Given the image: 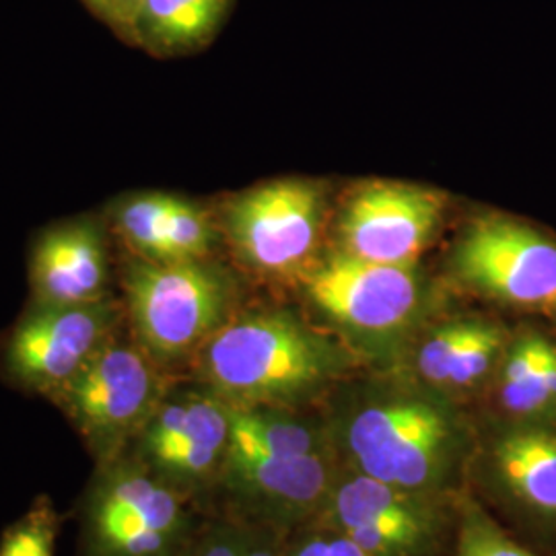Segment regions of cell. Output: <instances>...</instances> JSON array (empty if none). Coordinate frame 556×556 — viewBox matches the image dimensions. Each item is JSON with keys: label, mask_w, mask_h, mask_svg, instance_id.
Listing matches in <instances>:
<instances>
[{"label": "cell", "mask_w": 556, "mask_h": 556, "mask_svg": "<svg viewBox=\"0 0 556 556\" xmlns=\"http://www.w3.org/2000/svg\"><path fill=\"white\" fill-rule=\"evenodd\" d=\"M202 386L236 408H270L312 394L337 369L334 349L275 312L229 319L200 351Z\"/></svg>", "instance_id": "cell-1"}, {"label": "cell", "mask_w": 556, "mask_h": 556, "mask_svg": "<svg viewBox=\"0 0 556 556\" xmlns=\"http://www.w3.org/2000/svg\"><path fill=\"white\" fill-rule=\"evenodd\" d=\"M126 328L167 374L199 357L233 318V289L217 268L194 262L132 260L122 273Z\"/></svg>", "instance_id": "cell-2"}, {"label": "cell", "mask_w": 556, "mask_h": 556, "mask_svg": "<svg viewBox=\"0 0 556 556\" xmlns=\"http://www.w3.org/2000/svg\"><path fill=\"white\" fill-rule=\"evenodd\" d=\"M188 498L130 452L93 468L77 505L79 556H176L192 540Z\"/></svg>", "instance_id": "cell-3"}, {"label": "cell", "mask_w": 556, "mask_h": 556, "mask_svg": "<svg viewBox=\"0 0 556 556\" xmlns=\"http://www.w3.org/2000/svg\"><path fill=\"white\" fill-rule=\"evenodd\" d=\"M172 386L124 326L50 402L100 466L130 452Z\"/></svg>", "instance_id": "cell-4"}, {"label": "cell", "mask_w": 556, "mask_h": 556, "mask_svg": "<svg viewBox=\"0 0 556 556\" xmlns=\"http://www.w3.org/2000/svg\"><path fill=\"white\" fill-rule=\"evenodd\" d=\"M346 445L361 475L431 495L454 475L466 438L447 410L406 397L363 408L349 425Z\"/></svg>", "instance_id": "cell-5"}, {"label": "cell", "mask_w": 556, "mask_h": 556, "mask_svg": "<svg viewBox=\"0 0 556 556\" xmlns=\"http://www.w3.org/2000/svg\"><path fill=\"white\" fill-rule=\"evenodd\" d=\"M124 326V303L114 295L80 305L31 303L0 344V371L23 394L52 400Z\"/></svg>", "instance_id": "cell-6"}, {"label": "cell", "mask_w": 556, "mask_h": 556, "mask_svg": "<svg viewBox=\"0 0 556 556\" xmlns=\"http://www.w3.org/2000/svg\"><path fill=\"white\" fill-rule=\"evenodd\" d=\"M231 439V406L206 386L161 400L130 454L186 498L217 486Z\"/></svg>", "instance_id": "cell-7"}, {"label": "cell", "mask_w": 556, "mask_h": 556, "mask_svg": "<svg viewBox=\"0 0 556 556\" xmlns=\"http://www.w3.org/2000/svg\"><path fill=\"white\" fill-rule=\"evenodd\" d=\"M316 186L270 181L231 200L225 225L241 260L268 275H289L312 254L319 233Z\"/></svg>", "instance_id": "cell-8"}, {"label": "cell", "mask_w": 556, "mask_h": 556, "mask_svg": "<svg viewBox=\"0 0 556 556\" xmlns=\"http://www.w3.org/2000/svg\"><path fill=\"white\" fill-rule=\"evenodd\" d=\"M332 480L326 454L270 456L229 445L215 491L227 498L239 519L277 528L326 507Z\"/></svg>", "instance_id": "cell-9"}, {"label": "cell", "mask_w": 556, "mask_h": 556, "mask_svg": "<svg viewBox=\"0 0 556 556\" xmlns=\"http://www.w3.org/2000/svg\"><path fill=\"white\" fill-rule=\"evenodd\" d=\"M462 280L514 305H556V245L514 220L477 223L456 254Z\"/></svg>", "instance_id": "cell-10"}, {"label": "cell", "mask_w": 556, "mask_h": 556, "mask_svg": "<svg viewBox=\"0 0 556 556\" xmlns=\"http://www.w3.org/2000/svg\"><path fill=\"white\" fill-rule=\"evenodd\" d=\"M445 200L435 190L378 181L361 188L344 206L340 238L355 258L390 266H415L429 245Z\"/></svg>", "instance_id": "cell-11"}, {"label": "cell", "mask_w": 556, "mask_h": 556, "mask_svg": "<svg viewBox=\"0 0 556 556\" xmlns=\"http://www.w3.org/2000/svg\"><path fill=\"white\" fill-rule=\"evenodd\" d=\"M307 295L321 312L361 332H392L418 305L415 266H390L334 254L305 277Z\"/></svg>", "instance_id": "cell-12"}, {"label": "cell", "mask_w": 556, "mask_h": 556, "mask_svg": "<svg viewBox=\"0 0 556 556\" xmlns=\"http://www.w3.org/2000/svg\"><path fill=\"white\" fill-rule=\"evenodd\" d=\"M31 303L80 305L112 298L105 236L98 220L64 223L41 236L29 266Z\"/></svg>", "instance_id": "cell-13"}, {"label": "cell", "mask_w": 556, "mask_h": 556, "mask_svg": "<svg viewBox=\"0 0 556 556\" xmlns=\"http://www.w3.org/2000/svg\"><path fill=\"white\" fill-rule=\"evenodd\" d=\"M493 466L501 484L540 516L556 517V429L517 427L497 438Z\"/></svg>", "instance_id": "cell-14"}, {"label": "cell", "mask_w": 556, "mask_h": 556, "mask_svg": "<svg viewBox=\"0 0 556 556\" xmlns=\"http://www.w3.org/2000/svg\"><path fill=\"white\" fill-rule=\"evenodd\" d=\"M231 0H147L135 41L160 54L199 48L219 29Z\"/></svg>", "instance_id": "cell-15"}, {"label": "cell", "mask_w": 556, "mask_h": 556, "mask_svg": "<svg viewBox=\"0 0 556 556\" xmlns=\"http://www.w3.org/2000/svg\"><path fill=\"white\" fill-rule=\"evenodd\" d=\"M326 507H330L337 532L376 521L439 517L431 495L402 491L361 472L334 486Z\"/></svg>", "instance_id": "cell-16"}, {"label": "cell", "mask_w": 556, "mask_h": 556, "mask_svg": "<svg viewBox=\"0 0 556 556\" xmlns=\"http://www.w3.org/2000/svg\"><path fill=\"white\" fill-rule=\"evenodd\" d=\"M229 445L254 450L270 456H316L326 454L324 439L299 420L270 408L231 406Z\"/></svg>", "instance_id": "cell-17"}, {"label": "cell", "mask_w": 556, "mask_h": 556, "mask_svg": "<svg viewBox=\"0 0 556 556\" xmlns=\"http://www.w3.org/2000/svg\"><path fill=\"white\" fill-rule=\"evenodd\" d=\"M176 197L149 192L124 200L116 208V233L140 260L169 262L167 223Z\"/></svg>", "instance_id": "cell-18"}, {"label": "cell", "mask_w": 556, "mask_h": 556, "mask_svg": "<svg viewBox=\"0 0 556 556\" xmlns=\"http://www.w3.org/2000/svg\"><path fill=\"white\" fill-rule=\"evenodd\" d=\"M441 517L363 523L342 532L367 556H415L438 536Z\"/></svg>", "instance_id": "cell-19"}, {"label": "cell", "mask_w": 556, "mask_h": 556, "mask_svg": "<svg viewBox=\"0 0 556 556\" xmlns=\"http://www.w3.org/2000/svg\"><path fill=\"white\" fill-rule=\"evenodd\" d=\"M64 517L54 498L40 495L0 536V556H56Z\"/></svg>", "instance_id": "cell-20"}, {"label": "cell", "mask_w": 556, "mask_h": 556, "mask_svg": "<svg viewBox=\"0 0 556 556\" xmlns=\"http://www.w3.org/2000/svg\"><path fill=\"white\" fill-rule=\"evenodd\" d=\"M213 245V223L208 215L192 202L176 199L167 223L169 262L202 260Z\"/></svg>", "instance_id": "cell-21"}, {"label": "cell", "mask_w": 556, "mask_h": 556, "mask_svg": "<svg viewBox=\"0 0 556 556\" xmlns=\"http://www.w3.org/2000/svg\"><path fill=\"white\" fill-rule=\"evenodd\" d=\"M501 349V332L491 324L477 321L470 338L464 342L456 358L452 361L445 386L468 388L484 378L493 358Z\"/></svg>", "instance_id": "cell-22"}, {"label": "cell", "mask_w": 556, "mask_h": 556, "mask_svg": "<svg viewBox=\"0 0 556 556\" xmlns=\"http://www.w3.org/2000/svg\"><path fill=\"white\" fill-rule=\"evenodd\" d=\"M456 556H536L507 536L482 511L472 509L462 521Z\"/></svg>", "instance_id": "cell-23"}, {"label": "cell", "mask_w": 556, "mask_h": 556, "mask_svg": "<svg viewBox=\"0 0 556 556\" xmlns=\"http://www.w3.org/2000/svg\"><path fill=\"white\" fill-rule=\"evenodd\" d=\"M475 326L477 321H454L439 328L418 353V369L422 378L435 386H445L452 361L472 334Z\"/></svg>", "instance_id": "cell-24"}, {"label": "cell", "mask_w": 556, "mask_h": 556, "mask_svg": "<svg viewBox=\"0 0 556 556\" xmlns=\"http://www.w3.org/2000/svg\"><path fill=\"white\" fill-rule=\"evenodd\" d=\"M548 340L538 334H526L519 338L505 361L503 383H501V400L503 406L511 404L517 394L528 386V381L536 374L538 365L548 349Z\"/></svg>", "instance_id": "cell-25"}, {"label": "cell", "mask_w": 556, "mask_h": 556, "mask_svg": "<svg viewBox=\"0 0 556 556\" xmlns=\"http://www.w3.org/2000/svg\"><path fill=\"white\" fill-rule=\"evenodd\" d=\"M248 534L243 519H223L211 523L188 544V556H241Z\"/></svg>", "instance_id": "cell-26"}, {"label": "cell", "mask_w": 556, "mask_h": 556, "mask_svg": "<svg viewBox=\"0 0 556 556\" xmlns=\"http://www.w3.org/2000/svg\"><path fill=\"white\" fill-rule=\"evenodd\" d=\"M144 2L147 0H85V4L103 23H108L119 36L130 41H135V31Z\"/></svg>", "instance_id": "cell-27"}, {"label": "cell", "mask_w": 556, "mask_h": 556, "mask_svg": "<svg viewBox=\"0 0 556 556\" xmlns=\"http://www.w3.org/2000/svg\"><path fill=\"white\" fill-rule=\"evenodd\" d=\"M285 556H367L342 532L305 538Z\"/></svg>", "instance_id": "cell-28"}, {"label": "cell", "mask_w": 556, "mask_h": 556, "mask_svg": "<svg viewBox=\"0 0 556 556\" xmlns=\"http://www.w3.org/2000/svg\"><path fill=\"white\" fill-rule=\"evenodd\" d=\"M248 523V534L241 556H285L278 548L275 528L260 526V523Z\"/></svg>", "instance_id": "cell-29"}, {"label": "cell", "mask_w": 556, "mask_h": 556, "mask_svg": "<svg viewBox=\"0 0 556 556\" xmlns=\"http://www.w3.org/2000/svg\"><path fill=\"white\" fill-rule=\"evenodd\" d=\"M176 556H188V548H186V551H184V553H179V555H176Z\"/></svg>", "instance_id": "cell-30"}]
</instances>
